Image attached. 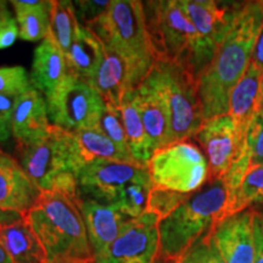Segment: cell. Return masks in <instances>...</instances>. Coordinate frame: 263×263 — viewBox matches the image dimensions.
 Wrapping results in <instances>:
<instances>
[{
  "label": "cell",
  "instance_id": "obj_6",
  "mask_svg": "<svg viewBox=\"0 0 263 263\" xmlns=\"http://www.w3.org/2000/svg\"><path fill=\"white\" fill-rule=\"evenodd\" d=\"M143 82L167 105L173 143L195 138L205 118L193 72L177 62L156 60Z\"/></svg>",
  "mask_w": 263,
  "mask_h": 263
},
{
  "label": "cell",
  "instance_id": "obj_27",
  "mask_svg": "<svg viewBox=\"0 0 263 263\" xmlns=\"http://www.w3.org/2000/svg\"><path fill=\"white\" fill-rule=\"evenodd\" d=\"M80 28L73 3L70 0H51L49 37L67 54Z\"/></svg>",
  "mask_w": 263,
  "mask_h": 263
},
{
  "label": "cell",
  "instance_id": "obj_43",
  "mask_svg": "<svg viewBox=\"0 0 263 263\" xmlns=\"http://www.w3.org/2000/svg\"><path fill=\"white\" fill-rule=\"evenodd\" d=\"M65 263H88V262H65Z\"/></svg>",
  "mask_w": 263,
  "mask_h": 263
},
{
  "label": "cell",
  "instance_id": "obj_24",
  "mask_svg": "<svg viewBox=\"0 0 263 263\" xmlns=\"http://www.w3.org/2000/svg\"><path fill=\"white\" fill-rule=\"evenodd\" d=\"M121 117L126 132L130 156L138 163L147 164L154 155L153 146L147 138L145 127L134 100V89L128 90L120 106Z\"/></svg>",
  "mask_w": 263,
  "mask_h": 263
},
{
  "label": "cell",
  "instance_id": "obj_28",
  "mask_svg": "<svg viewBox=\"0 0 263 263\" xmlns=\"http://www.w3.org/2000/svg\"><path fill=\"white\" fill-rule=\"evenodd\" d=\"M154 188L150 173L146 172L124 186L116 205L128 218H138L146 212L151 190Z\"/></svg>",
  "mask_w": 263,
  "mask_h": 263
},
{
  "label": "cell",
  "instance_id": "obj_33",
  "mask_svg": "<svg viewBox=\"0 0 263 263\" xmlns=\"http://www.w3.org/2000/svg\"><path fill=\"white\" fill-rule=\"evenodd\" d=\"M176 263H226L215 244L212 233L210 232Z\"/></svg>",
  "mask_w": 263,
  "mask_h": 263
},
{
  "label": "cell",
  "instance_id": "obj_2",
  "mask_svg": "<svg viewBox=\"0 0 263 263\" xmlns=\"http://www.w3.org/2000/svg\"><path fill=\"white\" fill-rule=\"evenodd\" d=\"M78 197L43 192L25 215L47 252V263L94 262Z\"/></svg>",
  "mask_w": 263,
  "mask_h": 263
},
{
  "label": "cell",
  "instance_id": "obj_18",
  "mask_svg": "<svg viewBox=\"0 0 263 263\" xmlns=\"http://www.w3.org/2000/svg\"><path fill=\"white\" fill-rule=\"evenodd\" d=\"M134 100L154 153L173 144L168 108L163 99L153 88L141 82L134 88Z\"/></svg>",
  "mask_w": 263,
  "mask_h": 263
},
{
  "label": "cell",
  "instance_id": "obj_16",
  "mask_svg": "<svg viewBox=\"0 0 263 263\" xmlns=\"http://www.w3.org/2000/svg\"><path fill=\"white\" fill-rule=\"evenodd\" d=\"M47 100L41 91L31 88L14 101L12 134L16 144H27L44 138L50 130Z\"/></svg>",
  "mask_w": 263,
  "mask_h": 263
},
{
  "label": "cell",
  "instance_id": "obj_3",
  "mask_svg": "<svg viewBox=\"0 0 263 263\" xmlns=\"http://www.w3.org/2000/svg\"><path fill=\"white\" fill-rule=\"evenodd\" d=\"M18 163L39 192L78 196V173L84 167L73 133L52 124L42 139L16 144Z\"/></svg>",
  "mask_w": 263,
  "mask_h": 263
},
{
  "label": "cell",
  "instance_id": "obj_31",
  "mask_svg": "<svg viewBox=\"0 0 263 263\" xmlns=\"http://www.w3.org/2000/svg\"><path fill=\"white\" fill-rule=\"evenodd\" d=\"M190 195L172 192L154 186L149 196L146 212H151L160 218V221L168 217L174 210L178 209Z\"/></svg>",
  "mask_w": 263,
  "mask_h": 263
},
{
  "label": "cell",
  "instance_id": "obj_17",
  "mask_svg": "<svg viewBox=\"0 0 263 263\" xmlns=\"http://www.w3.org/2000/svg\"><path fill=\"white\" fill-rule=\"evenodd\" d=\"M41 192L18 161L0 150V209L27 213Z\"/></svg>",
  "mask_w": 263,
  "mask_h": 263
},
{
  "label": "cell",
  "instance_id": "obj_25",
  "mask_svg": "<svg viewBox=\"0 0 263 263\" xmlns=\"http://www.w3.org/2000/svg\"><path fill=\"white\" fill-rule=\"evenodd\" d=\"M20 38L28 42L44 41L50 33L51 2L43 0H14Z\"/></svg>",
  "mask_w": 263,
  "mask_h": 263
},
{
  "label": "cell",
  "instance_id": "obj_30",
  "mask_svg": "<svg viewBox=\"0 0 263 263\" xmlns=\"http://www.w3.org/2000/svg\"><path fill=\"white\" fill-rule=\"evenodd\" d=\"M97 129L100 130L104 136H106L121 151L130 155L120 108L105 104Z\"/></svg>",
  "mask_w": 263,
  "mask_h": 263
},
{
  "label": "cell",
  "instance_id": "obj_35",
  "mask_svg": "<svg viewBox=\"0 0 263 263\" xmlns=\"http://www.w3.org/2000/svg\"><path fill=\"white\" fill-rule=\"evenodd\" d=\"M107 0H77L73 3L76 15L80 25L89 27L98 18H100L110 6Z\"/></svg>",
  "mask_w": 263,
  "mask_h": 263
},
{
  "label": "cell",
  "instance_id": "obj_39",
  "mask_svg": "<svg viewBox=\"0 0 263 263\" xmlns=\"http://www.w3.org/2000/svg\"><path fill=\"white\" fill-rule=\"evenodd\" d=\"M25 218V213L0 209V227L15 224Z\"/></svg>",
  "mask_w": 263,
  "mask_h": 263
},
{
  "label": "cell",
  "instance_id": "obj_11",
  "mask_svg": "<svg viewBox=\"0 0 263 263\" xmlns=\"http://www.w3.org/2000/svg\"><path fill=\"white\" fill-rule=\"evenodd\" d=\"M146 172L147 164L143 163L93 161L78 173V196L104 205L116 203L124 186Z\"/></svg>",
  "mask_w": 263,
  "mask_h": 263
},
{
  "label": "cell",
  "instance_id": "obj_38",
  "mask_svg": "<svg viewBox=\"0 0 263 263\" xmlns=\"http://www.w3.org/2000/svg\"><path fill=\"white\" fill-rule=\"evenodd\" d=\"M255 233V256L254 263H263V213L255 211L254 216Z\"/></svg>",
  "mask_w": 263,
  "mask_h": 263
},
{
  "label": "cell",
  "instance_id": "obj_14",
  "mask_svg": "<svg viewBox=\"0 0 263 263\" xmlns=\"http://www.w3.org/2000/svg\"><path fill=\"white\" fill-rule=\"evenodd\" d=\"M255 210L227 216L211 230L215 244L226 263H254Z\"/></svg>",
  "mask_w": 263,
  "mask_h": 263
},
{
  "label": "cell",
  "instance_id": "obj_37",
  "mask_svg": "<svg viewBox=\"0 0 263 263\" xmlns=\"http://www.w3.org/2000/svg\"><path fill=\"white\" fill-rule=\"evenodd\" d=\"M15 99L0 94V141H5L12 133V110Z\"/></svg>",
  "mask_w": 263,
  "mask_h": 263
},
{
  "label": "cell",
  "instance_id": "obj_23",
  "mask_svg": "<svg viewBox=\"0 0 263 263\" xmlns=\"http://www.w3.org/2000/svg\"><path fill=\"white\" fill-rule=\"evenodd\" d=\"M0 245L14 263H47V252L26 218L0 227Z\"/></svg>",
  "mask_w": 263,
  "mask_h": 263
},
{
  "label": "cell",
  "instance_id": "obj_34",
  "mask_svg": "<svg viewBox=\"0 0 263 263\" xmlns=\"http://www.w3.org/2000/svg\"><path fill=\"white\" fill-rule=\"evenodd\" d=\"M244 147L248 151L251 168L263 166V115L256 112L246 132Z\"/></svg>",
  "mask_w": 263,
  "mask_h": 263
},
{
  "label": "cell",
  "instance_id": "obj_5",
  "mask_svg": "<svg viewBox=\"0 0 263 263\" xmlns=\"http://www.w3.org/2000/svg\"><path fill=\"white\" fill-rule=\"evenodd\" d=\"M106 48L126 59L136 88L156 61L146 27L144 3L139 0H114L106 12L89 27Z\"/></svg>",
  "mask_w": 263,
  "mask_h": 263
},
{
  "label": "cell",
  "instance_id": "obj_29",
  "mask_svg": "<svg viewBox=\"0 0 263 263\" xmlns=\"http://www.w3.org/2000/svg\"><path fill=\"white\" fill-rule=\"evenodd\" d=\"M259 203H263V166L249 171L235 196L227 203L223 218L246 211Z\"/></svg>",
  "mask_w": 263,
  "mask_h": 263
},
{
  "label": "cell",
  "instance_id": "obj_19",
  "mask_svg": "<svg viewBox=\"0 0 263 263\" xmlns=\"http://www.w3.org/2000/svg\"><path fill=\"white\" fill-rule=\"evenodd\" d=\"M89 83L101 95L105 104L117 108H120L127 91L136 88L133 74L126 59L106 47L103 62Z\"/></svg>",
  "mask_w": 263,
  "mask_h": 263
},
{
  "label": "cell",
  "instance_id": "obj_22",
  "mask_svg": "<svg viewBox=\"0 0 263 263\" xmlns=\"http://www.w3.org/2000/svg\"><path fill=\"white\" fill-rule=\"evenodd\" d=\"M104 52L101 39L90 28L80 25L70 50L65 55L68 74L90 82L103 62Z\"/></svg>",
  "mask_w": 263,
  "mask_h": 263
},
{
  "label": "cell",
  "instance_id": "obj_32",
  "mask_svg": "<svg viewBox=\"0 0 263 263\" xmlns=\"http://www.w3.org/2000/svg\"><path fill=\"white\" fill-rule=\"evenodd\" d=\"M31 88V78L22 66L0 67V94L16 99Z\"/></svg>",
  "mask_w": 263,
  "mask_h": 263
},
{
  "label": "cell",
  "instance_id": "obj_12",
  "mask_svg": "<svg viewBox=\"0 0 263 263\" xmlns=\"http://www.w3.org/2000/svg\"><path fill=\"white\" fill-rule=\"evenodd\" d=\"M179 4L199 37L196 61V77H199L229 31L236 8L213 0H179Z\"/></svg>",
  "mask_w": 263,
  "mask_h": 263
},
{
  "label": "cell",
  "instance_id": "obj_42",
  "mask_svg": "<svg viewBox=\"0 0 263 263\" xmlns=\"http://www.w3.org/2000/svg\"><path fill=\"white\" fill-rule=\"evenodd\" d=\"M0 263H14L12 259L10 258L8 252L2 248V245H0Z\"/></svg>",
  "mask_w": 263,
  "mask_h": 263
},
{
  "label": "cell",
  "instance_id": "obj_4",
  "mask_svg": "<svg viewBox=\"0 0 263 263\" xmlns=\"http://www.w3.org/2000/svg\"><path fill=\"white\" fill-rule=\"evenodd\" d=\"M227 190L222 179L209 180L168 217L160 221V259L176 263L224 216Z\"/></svg>",
  "mask_w": 263,
  "mask_h": 263
},
{
  "label": "cell",
  "instance_id": "obj_9",
  "mask_svg": "<svg viewBox=\"0 0 263 263\" xmlns=\"http://www.w3.org/2000/svg\"><path fill=\"white\" fill-rule=\"evenodd\" d=\"M45 100L51 124L71 133L98 128L105 107L104 99L89 82L71 74Z\"/></svg>",
  "mask_w": 263,
  "mask_h": 263
},
{
  "label": "cell",
  "instance_id": "obj_36",
  "mask_svg": "<svg viewBox=\"0 0 263 263\" xmlns=\"http://www.w3.org/2000/svg\"><path fill=\"white\" fill-rule=\"evenodd\" d=\"M18 37L17 20L10 12L8 4L0 2V49L12 47Z\"/></svg>",
  "mask_w": 263,
  "mask_h": 263
},
{
  "label": "cell",
  "instance_id": "obj_7",
  "mask_svg": "<svg viewBox=\"0 0 263 263\" xmlns=\"http://www.w3.org/2000/svg\"><path fill=\"white\" fill-rule=\"evenodd\" d=\"M144 11L156 60L185 66L196 77L199 37L179 0L145 2Z\"/></svg>",
  "mask_w": 263,
  "mask_h": 263
},
{
  "label": "cell",
  "instance_id": "obj_15",
  "mask_svg": "<svg viewBox=\"0 0 263 263\" xmlns=\"http://www.w3.org/2000/svg\"><path fill=\"white\" fill-rule=\"evenodd\" d=\"M78 206L83 216L94 258L103 255L130 218L121 211L116 203L104 205L78 197Z\"/></svg>",
  "mask_w": 263,
  "mask_h": 263
},
{
  "label": "cell",
  "instance_id": "obj_13",
  "mask_svg": "<svg viewBox=\"0 0 263 263\" xmlns=\"http://www.w3.org/2000/svg\"><path fill=\"white\" fill-rule=\"evenodd\" d=\"M195 138L209 162V180L223 178L245 141L240 139L234 121L229 115L203 121Z\"/></svg>",
  "mask_w": 263,
  "mask_h": 263
},
{
  "label": "cell",
  "instance_id": "obj_21",
  "mask_svg": "<svg viewBox=\"0 0 263 263\" xmlns=\"http://www.w3.org/2000/svg\"><path fill=\"white\" fill-rule=\"evenodd\" d=\"M262 76L263 71L251 61L245 74L230 94L228 115L234 121L241 140H245L250 122L257 112Z\"/></svg>",
  "mask_w": 263,
  "mask_h": 263
},
{
  "label": "cell",
  "instance_id": "obj_26",
  "mask_svg": "<svg viewBox=\"0 0 263 263\" xmlns=\"http://www.w3.org/2000/svg\"><path fill=\"white\" fill-rule=\"evenodd\" d=\"M73 136L78 144L82 160L85 164L97 160L122 161V162H137L133 157L121 151L106 136L97 128L81 129L74 132Z\"/></svg>",
  "mask_w": 263,
  "mask_h": 263
},
{
  "label": "cell",
  "instance_id": "obj_41",
  "mask_svg": "<svg viewBox=\"0 0 263 263\" xmlns=\"http://www.w3.org/2000/svg\"><path fill=\"white\" fill-rule=\"evenodd\" d=\"M257 112L263 115V76L261 81V89H259V97H258V105H257Z\"/></svg>",
  "mask_w": 263,
  "mask_h": 263
},
{
  "label": "cell",
  "instance_id": "obj_8",
  "mask_svg": "<svg viewBox=\"0 0 263 263\" xmlns=\"http://www.w3.org/2000/svg\"><path fill=\"white\" fill-rule=\"evenodd\" d=\"M147 168L154 186L192 195L209 182L205 154L190 141H178L154 153Z\"/></svg>",
  "mask_w": 263,
  "mask_h": 263
},
{
  "label": "cell",
  "instance_id": "obj_44",
  "mask_svg": "<svg viewBox=\"0 0 263 263\" xmlns=\"http://www.w3.org/2000/svg\"><path fill=\"white\" fill-rule=\"evenodd\" d=\"M262 3H263V2H262Z\"/></svg>",
  "mask_w": 263,
  "mask_h": 263
},
{
  "label": "cell",
  "instance_id": "obj_20",
  "mask_svg": "<svg viewBox=\"0 0 263 263\" xmlns=\"http://www.w3.org/2000/svg\"><path fill=\"white\" fill-rule=\"evenodd\" d=\"M67 76L68 68L64 51L48 35L34 50L29 77L32 87L47 98Z\"/></svg>",
  "mask_w": 263,
  "mask_h": 263
},
{
  "label": "cell",
  "instance_id": "obj_1",
  "mask_svg": "<svg viewBox=\"0 0 263 263\" xmlns=\"http://www.w3.org/2000/svg\"><path fill=\"white\" fill-rule=\"evenodd\" d=\"M262 28V2L236 8L224 39L197 77V94L205 120L228 115L230 94L251 64Z\"/></svg>",
  "mask_w": 263,
  "mask_h": 263
},
{
  "label": "cell",
  "instance_id": "obj_40",
  "mask_svg": "<svg viewBox=\"0 0 263 263\" xmlns=\"http://www.w3.org/2000/svg\"><path fill=\"white\" fill-rule=\"evenodd\" d=\"M252 64H255L263 71V28L259 33L257 42H256L254 54H252Z\"/></svg>",
  "mask_w": 263,
  "mask_h": 263
},
{
  "label": "cell",
  "instance_id": "obj_10",
  "mask_svg": "<svg viewBox=\"0 0 263 263\" xmlns=\"http://www.w3.org/2000/svg\"><path fill=\"white\" fill-rule=\"evenodd\" d=\"M159 223V217L151 212L129 219L93 263H156L160 259Z\"/></svg>",
  "mask_w": 263,
  "mask_h": 263
}]
</instances>
